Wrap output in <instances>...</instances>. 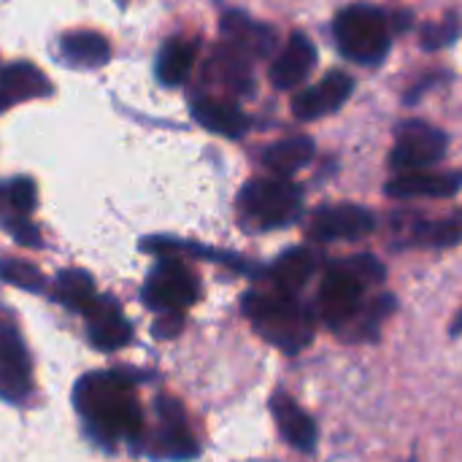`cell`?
<instances>
[{
	"label": "cell",
	"mask_w": 462,
	"mask_h": 462,
	"mask_svg": "<svg viewBox=\"0 0 462 462\" xmlns=\"http://www.w3.org/2000/svg\"><path fill=\"white\" fill-rule=\"evenodd\" d=\"M73 401L87 436L103 449H114L116 444H138L143 439V414L130 374H89L76 384Z\"/></svg>",
	"instance_id": "6da1fadb"
},
{
	"label": "cell",
	"mask_w": 462,
	"mask_h": 462,
	"mask_svg": "<svg viewBox=\"0 0 462 462\" xmlns=\"http://www.w3.org/2000/svg\"><path fill=\"white\" fill-rule=\"evenodd\" d=\"M384 276H387L384 265L371 254H357V257L333 263L325 271L322 284H319L317 314L330 330L344 336L368 303L365 290L374 284H382Z\"/></svg>",
	"instance_id": "7a4b0ae2"
},
{
	"label": "cell",
	"mask_w": 462,
	"mask_h": 462,
	"mask_svg": "<svg viewBox=\"0 0 462 462\" xmlns=\"http://www.w3.org/2000/svg\"><path fill=\"white\" fill-rule=\"evenodd\" d=\"M244 314L268 344L287 355L303 352L314 338V314L295 295L279 290L246 292Z\"/></svg>",
	"instance_id": "3957f363"
},
{
	"label": "cell",
	"mask_w": 462,
	"mask_h": 462,
	"mask_svg": "<svg viewBox=\"0 0 462 462\" xmlns=\"http://www.w3.org/2000/svg\"><path fill=\"white\" fill-rule=\"evenodd\" d=\"M333 35L341 54L357 65H379L390 51V22L379 8L365 3L338 11Z\"/></svg>",
	"instance_id": "277c9868"
},
{
	"label": "cell",
	"mask_w": 462,
	"mask_h": 462,
	"mask_svg": "<svg viewBox=\"0 0 462 462\" xmlns=\"http://www.w3.org/2000/svg\"><path fill=\"white\" fill-rule=\"evenodd\" d=\"M303 206V192L290 179H254L244 187L238 198L241 219L252 230H276L298 219Z\"/></svg>",
	"instance_id": "5b68a950"
},
{
	"label": "cell",
	"mask_w": 462,
	"mask_h": 462,
	"mask_svg": "<svg viewBox=\"0 0 462 462\" xmlns=\"http://www.w3.org/2000/svg\"><path fill=\"white\" fill-rule=\"evenodd\" d=\"M141 298L157 314H184L200 298V284L181 260L162 257L149 273Z\"/></svg>",
	"instance_id": "8992f818"
},
{
	"label": "cell",
	"mask_w": 462,
	"mask_h": 462,
	"mask_svg": "<svg viewBox=\"0 0 462 462\" xmlns=\"http://www.w3.org/2000/svg\"><path fill=\"white\" fill-rule=\"evenodd\" d=\"M449 149V135L422 119H409L395 130V146L390 152V168L395 173L422 171L444 160Z\"/></svg>",
	"instance_id": "52a82bcc"
},
{
	"label": "cell",
	"mask_w": 462,
	"mask_h": 462,
	"mask_svg": "<svg viewBox=\"0 0 462 462\" xmlns=\"http://www.w3.org/2000/svg\"><path fill=\"white\" fill-rule=\"evenodd\" d=\"M32 393V360L24 338L11 317L0 309V398L8 403H24Z\"/></svg>",
	"instance_id": "ba28073f"
},
{
	"label": "cell",
	"mask_w": 462,
	"mask_h": 462,
	"mask_svg": "<svg viewBox=\"0 0 462 462\" xmlns=\"http://www.w3.org/2000/svg\"><path fill=\"white\" fill-rule=\"evenodd\" d=\"M157 433L152 452L154 457H168V460H192L198 457V441L189 430L187 414L176 398H160L157 401Z\"/></svg>",
	"instance_id": "9c48e42d"
},
{
	"label": "cell",
	"mask_w": 462,
	"mask_h": 462,
	"mask_svg": "<svg viewBox=\"0 0 462 462\" xmlns=\"http://www.w3.org/2000/svg\"><path fill=\"white\" fill-rule=\"evenodd\" d=\"M376 219L368 208L355 203H338L319 208L309 222V236L314 241H357L374 233Z\"/></svg>",
	"instance_id": "30bf717a"
},
{
	"label": "cell",
	"mask_w": 462,
	"mask_h": 462,
	"mask_svg": "<svg viewBox=\"0 0 462 462\" xmlns=\"http://www.w3.org/2000/svg\"><path fill=\"white\" fill-rule=\"evenodd\" d=\"M352 89H355L352 76H346L344 70H333L322 81H317L314 87H309L292 97V114L303 122L322 119V116L338 111L349 100Z\"/></svg>",
	"instance_id": "8fae6325"
},
{
	"label": "cell",
	"mask_w": 462,
	"mask_h": 462,
	"mask_svg": "<svg viewBox=\"0 0 462 462\" xmlns=\"http://www.w3.org/2000/svg\"><path fill=\"white\" fill-rule=\"evenodd\" d=\"M87 317V336L95 349L100 352H119L133 338V325L125 319L119 303L114 298L97 295L95 303L84 311Z\"/></svg>",
	"instance_id": "7c38bea8"
},
{
	"label": "cell",
	"mask_w": 462,
	"mask_h": 462,
	"mask_svg": "<svg viewBox=\"0 0 462 462\" xmlns=\"http://www.w3.org/2000/svg\"><path fill=\"white\" fill-rule=\"evenodd\" d=\"M271 414L279 425V433L284 436V441L298 449V452H314L317 449V439H319V430H317V422L300 409V403L287 395V393H273L271 395Z\"/></svg>",
	"instance_id": "4fadbf2b"
},
{
	"label": "cell",
	"mask_w": 462,
	"mask_h": 462,
	"mask_svg": "<svg viewBox=\"0 0 462 462\" xmlns=\"http://www.w3.org/2000/svg\"><path fill=\"white\" fill-rule=\"evenodd\" d=\"M317 65V49L314 43L303 35V32H292L287 46L279 51V57L271 65V84L276 89H295L300 87L311 68Z\"/></svg>",
	"instance_id": "5bb4252c"
},
{
	"label": "cell",
	"mask_w": 462,
	"mask_h": 462,
	"mask_svg": "<svg viewBox=\"0 0 462 462\" xmlns=\"http://www.w3.org/2000/svg\"><path fill=\"white\" fill-rule=\"evenodd\" d=\"M222 35L230 46L252 57H268L276 49V30L241 11H227L222 16Z\"/></svg>",
	"instance_id": "9a60e30c"
},
{
	"label": "cell",
	"mask_w": 462,
	"mask_h": 462,
	"mask_svg": "<svg viewBox=\"0 0 462 462\" xmlns=\"http://www.w3.org/2000/svg\"><path fill=\"white\" fill-rule=\"evenodd\" d=\"M462 187V173H398L393 181H387L390 198H452Z\"/></svg>",
	"instance_id": "2e32d148"
},
{
	"label": "cell",
	"mask_w": 462,
	"mask_h": 462,
	"mask_svg": "<svg viewBox=\"0 0 462 462\" xmlns=\"http://www.w3.org/2000/svg\"><path fill=\"white\" fill-rule=\"evenodd\" d=\"M49 92H51L49 79L30 62H14L0 70V111L22 100L43 97Z\"/></svg>",
	"instance_id": "e0dca14e"
},
{
	"label": "cell",
	"mask_w": 462,
	"mask_h": 462,
	"mask_svg": "<svg viewBox=\"0 0 462 462\" xmlns=\"http://www.w3.org/2000/svg\"><path fill=\"white\" fill-rule=\"evenodd\" d=\"M317 268H319L317 252H311L309 246H295V249L284 252V254L271 265L273 290L287 292V295H298V292L309 284V279L314 276Z\"/></svg>",
	"instance_id": "ac0fdd59"
},
{
	"label": "cell",
	"mask_w": 462,
	"mask_h": 462,
	"mask_svg": "<svg viewBox=\"0 0 462 462\" xmlns=\"http://www.w3.org/2000/svg\"><path fill=\"white\" fill-rule=\"evenodd\" d=\"M192 116L211 133L227 135V138H241L249 130V119L246 114L225 100L217 97H198L192 103Z\"/></svg>",
	"instance_id": "d6986e66"
},
{
	"label": "cell",
	"mask_w": 462,
	"mask_h": 462,
	"mask_svg": "<svg viewBox=\"0 0 462 462\" xmlns=\"http://www.w3.org/2000/svg\"><path fill=\"white\" fill-rule=\"evenodd\" d=\"M317 146L309 135H292V138H284V141H276L271 143L265 152H263V165L282 176V179H290L292 173H298L300 168H306L314 157Z\"/></svg>",
	"instance_id": "ffe728a7"
},
{
	"label": "cell",
	"mask_w": 462,
	"mask_h": 462,
	"mask_svg": "<svg viewBox=\"0 0 462 462\" xmlns=\"http://www.w3.org/2000/svg\"><path fill=\"white\" fill-rule=\"evenodd\" d=\"M195 54H198V43L195 41H187V38L165 41L160 54H157V79L165 87H179L189 76Z\"/></svg>",
	"instance_id": "44dd1931"
},
{
	"label": "cell",
	"mask_w": 462,
	"mask_h": 462,
	"mask_svg": "<svg viewBox=\"0 0 462 462\" xmlns=\"http://www.w3.org/2000/svg\"><path fill=\"white\" fill-rule=\"evenodd\" d=\"M208 76H214L219 84H225L230 92H238V95H246L252 89V68H249V60L244 51H238L236 46H222L214 57H211V65H208Z\"/></svg>",
	"instance_id": "7402d4cb"
},
{
	"label": "cell",
	"mask_w": 462,
	"mask_h": 462,
	"mask_svg": "<svg viewBox=\"0 0 462 462\" xmlns=\"http://www.w3.org/2000/svg\"><path fill=\"white\" fill-rule=\"evenodd\" d=\"M60 51L68 62L73 65H84V68H97L103 62H108L111 57V46L100 32L92 30H79V32H68L60 41Z\"/></svg>",
	"instance_id": "603a6c76"
},
{
	"label": "cell",
	"mask_w": 462,
	"mask_h": 462,
	"mask_svg": "<svg viewBox=\"0 0 462 462\" xmlns=\"http://www.w3.org/2000/svg\"><path fill=\"white\" fill-rule=\"evenodd\" d=\"M54 298H57V303H62L65 309L84 314V311L95 303V298H97L95 282H92V276H89L87 271H79V268L62 271V273L57 276V282H54Z\"/></svg>",
	"instance_id": "cb8c5ba5"
},
{
	"label": "cell",
	"mask_w": 462,
	"mask_h": 462,
	"mask_svg": "<svg viewBox=\"0 0 462 462\" xmlns=\"http://www.w3.org/2000/svg\"><path fill=\"white\" fill-rule=\"evenodd\" d=\"M411 244L422 246H455L462 238V230L455 222H417L411 227Z\"/></svg>",
	"instance_id": "d4e9b609"
},
{
	"label": "cell",
	"mask_w": 462,
	"mask_h": 462,
	"mask_svg": "<svg viewBox=\"0 0 462 462\" xmlns=\"http://www.w3.org/2000/svg\"><path fill=\"white\" fill-rule=\"evenodd\" d=\"M0 279L22 287L27 292H43V276L35 265L22 263V260H0Z\"/></svg>",
	"instance_id": "484cf974"
},
{
	"label": "cell",
	"mask_w": 462,
	"mask_h": 462,
	"mask_svg": "<svg viewBox=\"0 0 462 462\" xmlns=\"http://www.w3.org/2000/svg\"><path fill=\"white\" fill-rule=\"evenodd\" d=\"M5 203L14 208V214H30L35 208V184L30 179H14L11 184L3 187Z\"/></svg>",
	"instance_id": "4316f807"
},
{
	"label": "cell",
	"mask_w": 462,
	"mask_h": 462,
	"mask_svg": "<svg viewBox=\"0 0 462 462\" xmlns=\"http://www.w3.org/2000/svg\"><path fill=\"white\" fill-rule=\"evenodd\" d=\"M460 35V27L455 19H447V22H430L422 27V46L425 49H441V46H449L455 38Z\"/></svg>",
	"instance_id": "83f0119b"
},
{
	"label": "cell",
	"mask_w": 462,
	"mask_h": 462,
	"mask_svg": "<svg viewBox=\"0 0 462 462\" xmlns=\"http://www.w3.org/2000/svg\"><path fill=\"white\" fill-rule=\"evenodd\" d=\"M3 225L14 236V241H19L22 246H41V233H38V227L24 214H14Z\"/></svg>",
	"instance_id": "f1b7e54d"
},
{
	"label": "cell",
	"mask_w": 462,
	"mask_h": 462,
	"mask_svg": "<svg viewBox=\"0 0 462 462\" xmlns=\"http://www.w3.org/2000/svg\"><path fill=\"white\" fill-rule=\"evenodd\" d=\"M184 325V314H160L157 325H154V333L157 338H173Z\"/></svg>",
	"instance_id": "f546056e"
},
{
	"label": "cell",
	"mask_w": 462,
	"mask_h": 462,
	"mask_svg": "<svg viewBox=\"0 0 462 462\" xmlns=\"http://www.w3.org/2000/svg\"><path fill=\"white\" fill-rule=\"evenodd\" d=\"M449 336H452V338H460L462 336V309L457 311V317L452 319V325H449Z\"/></svg>",
	"instance_id": "4dcf8cb0"
}]
</instances>
